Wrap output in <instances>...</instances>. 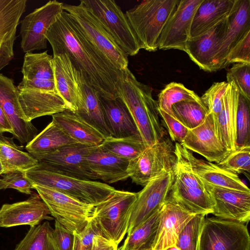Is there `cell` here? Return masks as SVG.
<instances>
[{"label":"cell","instance_id":"25","mask_svg":"<svg viewBox=\"0 0 250 250\" xmlns=\"http://www.w3.org/2000/svg\"><path fill=\"white\" fill-rule=\"evenodd\" d=\"M87 160L90 169L106 184L129 178L128 168L130 161L108 151L101 145L92 147Z\"/></svg>","mask_w":250,"mask_h":250},{"label":"cell","instance_id":"7","mask_svg":"<svg viewBox=\"0 0 250 250\" xmlns=\"http://www.w3.org/2000/svg\"><path fill=\"white\" fill-rule=\"evenodd\" d=\"M121 50L127 56L141 50L125 13L114 0H82Z\"/></svg>","mask_w":250,"mask_h":250},{"label":"cell","instance_id":"49","mask_svg":"<svg viewBox=\"0 0 250 250\" xmlns=\"http://www.w3.org/2000/svg\"><path fill=\"white\" fill-rule=\"evenodd\" d=\"M161 116L167 128L171 140L180 144L185 139L188 129L173 116L158 108Z\"/></svg>","mask_w":250,"mask_h":250},{"label":"cell","instance_id":"46","mask_svg":"<svg viewBox=\"0 0 250 250\" xmlns=\"http://www.w3.org/2000/svg\"><path fill=\"white\" fill-rule=\"evenodd\" d=\"M230 63L250 64V30L247 32L229 50L226 65Z\"/></svg>","mask_w":250,"mask_h":250},{"label":"cell","instance_id":"41","mask_svg":"<svg viewBox=\"0 0 250 250\" xmlns=\"http://www.w3.org/2000/svg\"><path fill=\"white\" fill-rule=\"evenodd\" d=\"M216 164L236 175L244 173L249 175L250 172V145L236 147Z\"/></svg>","mask_w":250,"mask_h":250},{"label":"cell","instance_id":"1","mask_svg":"<svg viewBox=\"0 0 250 250\" xmlns=\"http://www.w3.org/2000/svg\"><path fill=\"white\" fill-rule=\"evenodd\" d=\"M45 37L53 55L66 53L75 67L84 74L100 95L117 97L116 83L121 71L105 60L88 42L63 11L47 30Z\"/></svg>","mask_w":250,"mask_h":250},{"label":"cell","instance_id":"55","mask_svg":"<svg viewBox=\"0 0 250 250\" xmlns=\"http://www.w3.org/2000/svg\"><path fill=\"white\" fill-rule=\"evenodd\" d=\"M4 173V170L0 162V175H2Z\"/></svg>","mask_w":250,"mask_h":250},{"label":"cell","instance_id":"54","mask_svg":"<svg viewBox=\"0 0 250 250\" xmlns=\"http://www.w3.org/2000/svg\"><path fill=\"white\" fill-rule=\"evenodd\" d=\"M164 250H180L176 245L167 248Z\"/></svg>","mask_w":250,"mask_h":250},{"label":"cell","instance_id":"44","mask_svg":"<svg viewBox=\"0 0 250 250\" xmlns=\"http://www.w3.org/2000/svg\"><path fill=\"white\" fill-rule=\"evenodd\" d=\"M228 85L227 82L214 83L200 97L208 113L212 114L214 120L221 111L224 96Z\"/></svg>","mask_w":250,"mask_h":250},{"label":"cell","instance_id":"48","mask_svg":"<svg viewBox=\"0 0 250 250\" xmlns=\"http://www.w3.org/2000/svg\"><path fill=\"white\" fill-rule=\"evenodd\" d=\"M73 250H91L94 238L100 235L93 221L91 220L80 232H74Z\"/></svg>","mask_w":250,"mask_h":250},{"label":"cell","instance_id":"11","mask_svg":"<svg viewBox=\"0 0 250 250\" xmlns=\"http://www.w3.org/2000/svg\"><path fill=\"white\" fill-rule=\"evenodd\" d=\"M92 147L75 143L34 157L47 170L71 177L95 181L99 178L90 169L87 160Z\"/></svg>","mask_w":250,"mask_h":250},{"label":"cell","instance_id":"34","mask_svg":"<svg viewBox=\"0 0 250 250\" xmlns=\"http://www.w3.org/2000/svg\"><path fill=\"white\" fill-rule=\"evenodd\" d=\"M0 162L3 174L15 171L25 172L39 163L31 154L15 144L12 138L3 134H0Z\"/></svg>","mask_w":250,"mask_h":250},{"label":"cell","instance_id":"6","mask_svg":"<svg viewBox=\"0 0 250 250\" xmlns=\"http://www.w3.org/2000/svg\"><path fill=\"white\" fill-rule=\"evenodd\" d=\"M137 192L115 189L95 206L91 220L100 235L118 245L127 233L131 210Z\"/></svg>","mask_w":250,"mask_h":250},{"label":"cell","instance_id":"32","mask_svg":"<svg viewBox=\"0 0 250 250\" xmlns=\"http://www.w3.org/2000/svg\"><path fill=\"white\" fill-rule=\"evenodd\" d=\"M168 197L191 213H212L213 204L207 189L191 188L174 180Z\"/></svg>","mask_w":250,"mask_h":250},{"label":"cell","instance_id":"3","mask_svg":"<svg viewBox=\"0 0 250 250\" xmlns=\"http://www.w3.org/2000/svg\"><path fill=\"white\" fill-rule=\"evenodd\" d=\"M180 0H145L125 14L141 49L155 51L160 35Z\"/></svg>","mask_w":250,"mask_h":250},{"label":"cell","instance_id":"2","mask_svg":"<svg viewBox=\"0 0 250 250\" xmlns=\"http://www.w3.org/2000/svg\"><path fill=\"white\" fill-rule=\"evenodd\" d=\"M117 97L128 109L146 147L163 139L166 132L160 123L157 101L151 87L138 81L131 71H121L116 83Z\"/></svg>","mask_w":250,"mask_h":250},{"label":"cell","instance_id":"24","mask_svg":"<svg viewBox=\"0 0 250 250\" xmlns=\"http://www.w3.org/2000/svg\"><path fill=\"white\" fill-rule=\"evenodd\" d=\"M228 17L204 34L190 38L187 43L185 52L205 71H215L214 59L226 31Z\"/></svg>","mask_w":250,"mask_h":250},{"label":"cell","instance_id":"21","mask_svg":"<svg viewBox=\"0 0 250 250\" xmlns=\"http://www.w3.org/2000/svg\"><path fill=\"white\" fill-rule=\"evenodd\" d=\"M179 146L193 172L205 185L250 192V188L238 175L216 164L197 159L192 152L180 143Z\"/></svg>","mask_w":250,"mask_h":250},{"label":"cell","instance_id":"33","mask_svg":"<svg viewBox=\"0 0 250 250\" xmlns=\"http://www.w3.org/2000/svg\"><path fill=\"white\" fill-rule=\"evenodd\" d=\"M77 143L51 121L26 145L25 149L33 157L52 152L64 146Z\"/></svg>","mask_w":250,"mask_h":250},{"label":"cell","instance_id":"38","mask_svg":"<svg viewBox=\"0 0 250 250\" xmlns=\"http://www.w3.org/2000/svg\"><path fill=\"white\" fill-rule=\"evenodd\" d=\"M101 145L108 151L130 161L139 157L146 148L140 136L119 138L109 136Z\"/></svg>","mask_w":250,"mask_h":250},{"label":"cell","instance_id":"20","mask_svg":"<svg viewBox=\"0 0 250 250\" xmlns=\"http://www.w3.org/2000/svg\"><path fill=\"white\" fill-rule=\"evenodd\" d=\"M160 211V223L153 250H164L176 245L182 230L195 215L168 197Z\"/></svg>","mask_w":250,"mask_h":250},{"label":"cell","instance_id":"40","mask_svg":"<svg viewBox=\"0 0 250 250\" xmlns=\"http://www.w3.org/2000/svg\"><path fill=\"white\" fill-rule=\"evenodd\" d=\"M201 98L193 90L184 84L171 82L167 84L158 95V108L173 116L172 106L175 104L186 101H200Z\"/></svg>","mask_w":250,"mask_h":250},{"label":"cell","instance_id":"43","mask_svg":"<svg viewBox=\"0 0 250 250\" xmlns=\"http://www.w3.org/2000/svg\"><path fill=\"white\" fill-rule=\"evenodd\" d=\"M250 101L240 94L236 118V147L250 145Z\"/></svg>","mask_w":250,"mask_h":250},{"label":"cell","instance_id":"5","mask_svg":"<svg viewBox=\"0 0 250 250\" xmlns=\"http://www.w3.org/2000/svg\"><path fill=\"white\" fill-rule=\"evenodd\" d=\"M63 9L91 46L109 64L122 71L128 68V59L91 12L80 2L63 4Z\"/></svg>","mask_w":250,"mask_h":250},{"label":"cell","instance_id":"14","mask_svg":"<svg viewBox=\"0 0 250 250\" xmlns=\"http://www.w3.org/2000/svg\"><path fill=\"white\" fill-rule=\"evenodd\" d=\"M203 0H180L167 20L159 39L158 49L185 51L190 38L192 22Z\"/></svg>","mask_w":250,"mask_h":250},{"label":"cell","instance_id":"22","mask_svg":"<svg viewBox=\"0 0 250 250\" xmlns=\"http://www.w3.org/2000/svg\"><path fill=\"white\" fill-rule=\"evenodd\" d=\"M17 88L19 103L27 122L67 109L64 102L57 93L19 86Z\"/></svg>","mask_w":250,"mask_h":250},{"label":"cell","instance_id":"4","mask_svg":"<svg viewBox=\"0 0 250 250\" xmlns=\"http://www.w3.org/2000/svg\"><path fill=\"white\" fill-rule=\"evenodd\" d=\"M24 173L32 185L50 188L94 206L104 201L115 189L104 183L75 178L51 171L39 163Z\"/></svg>","mask_w":250,"mask_h":250},{"label":"cell","instance_id":"13","mask_svg":"<svg viewBox=\"0 0 250 250\" xmlns=\"http://www.w3.org/2000/svg\"><path fill=\"white\" fill-rule=\"evenodd\" d=\"M174 181L173 170L168 171L152 180L137 192L130 216L127 235L161 208Z\"/></svg>","mask_w":250,"mask_h":250},{"label":"cell","instance_id":"15","mask_svg":"<svg viewBox=\"0 0 250 250\" xmlns=\"http://www.w3.org/2000/svg\"><path fill=\"white\" fill-rule=\"evenodd\" d=\"M0 106L13 128L12 135L21 145L28 144L37 135L36 127L24 119L17 87L11 79L0 73Z\"/></svg>","mask_w":250,"mask_h":250},{"label":"cell","instance_id":"26","mask_svg":"<svg viewBox=\"0 0 250 250\" xmlns=\"http://www.w3.org/2000/svg\"><path fill=\"white\" fill-rule=\"evenodd\" d=\"M77 76L80 95L75 113L105 138L111 136L104 121L99 93L82 72L78 70Z\"/></svg>","mask_w":250,"mask_h":250},{"label":"cell","instance_id":"16","mask_svg":"<svg viewBox=\"0 0 250 250\" xmlns=\"http://www.w3.org/2000/svg\"><path fill=\"white\" fill-rule=\"evenodd\" d=\"M50 212L38 193L32 192L25 200L4 204L0 208V228L21 225L33 227L51 220Z\"/></svg>","mask_w":250,"mask_h":250},{"label":"cell","instance_id":"31","mask_svg":"<svg viewBox=\"0 0 250 250\" xmlns=\"http://www.w3.org/2000/svg\"><path fill=\"white\" fill-rule=\"evenodd\" d=\"M52 117V121L77 143L97 146L105 138L100 132L68 109L55 114Z\"/></svg>","mask_w":250,"mask_h":250},{"label":"cell","instance_id":"47","mask_svg":"<svg viewBox=\"0 0 250 250\" xmlns=\"http://www.w3.org/2000/svg\"><path fill=\"white\" fill-rule=\"evenodd\" d=\"M2 180L6 184V188H13L20 192L30 195L33 188L31 182L25 177L24 172L15 171L2 174Z\"/></svg>","mask_w":250,"mask_h":250},{"label":"cell","instance_id":"52","mask_svg":"<svg viewBox=\"0 0 250 250\" xmlns=\"http://www.w3.org/2000/svg\"><path fill=\"white\" fill-rule=\"evenodd\" d=\"M9 132L13 134V128L4 111L0 106V134Z\"/></svg>","mask_w":250,"mask_h":250},{"label":"cell","instance_id":"27","mask_svg":"<svg viewBox=\"0 0 250 250\" xmlns=\"http://www.w3.org/2000/svg\"><path fill=\"white\" fill-rule=\"evenodd\" d=\"M53 63L57 92L67 109L75 113L80 95L78 70L66 53L53 55Z\"/></svg>","mask_w":250,"mask_h":250},{"label":"cell","instance_id":"12","mask_svg":"<svg viewBox=\"0 0 250 250\" xmlns=\"http://www.w3.org/2000/svg\"><path fill=\"white\" fill-rule=\"evenodd\" d=\"M63 3L49 0L35 9L21 22V46L24 52L44 49L47 47L45 34L63 11Z\"/></svg>","mask_w":250,"mask_h":250},{"label":"cell","instance_id":"39","mask_svg":"<svg viewBox=\"0 0 250 250\" xmlns=\"http://www.w3.org/2000/svg\"><path fill=\"white\" fill-rule=\"evenodd\" d=\"M173 116L188 129L201 125L208 114L207 107L200 101H186L172 106Z\"/></svg>","mask_w":250,"mask_h":250},{"label":"cell","instance_id":"10","mask_svg":"<svg viewBox=\"0 0 250 250\" xmlns=\"http://www.w3.org/2000/svg\"><path fill=\"white\" fill-rule=\"evenodd\" d=\"M176 162L174 146L164 137L159 142L147 147L141 155L130 162L129 178L138 185L145 187L152 180L173 171Z\"/></svg>","mask_w":250,"mask_h":250},{"label":"cell","instance_id":"17","mask_svg":"<svg viewBox=\"0 0 250 250\" xmlns=\"http://www.w3.org/2000/svg\"><path fill=\"white\" fill-rule=\"evenodd\" d=\"M180 144L191 152L203 156L208 162L217 164L230 152L217 136L214 118L210 113L201 125L188 129L185 139Z\"/></svg>","mask_w":250,"mask_h":250},{"label":"cell","instance_id":"29","mask_svg":"<svg viewBox=\"0 0 250 250\" xmlns=\"http://www.w3.org/2000/svg\"><path fill=\"white\" fill-rule=\"evenodd\" d=\"M100 99L111 136L119 138L140 136L128 109L119 98L107 99L100 96Z\"/></svg>","mask_w":250,"mask_h":250},{"label":"cell","instance_id":"30","mask_svg":"<svg viewBox=\"0 0 250 250\" xmlns=\"http://www.w3.org/2000/svg\"><path fill=\"white\" fill-rule=\"evenodd\" d=\"M236 1V0H203L194 15L190 39L204 34L226 19Z\"/></svg>","mask_w":250,"mask_h":250},{"label":"cell","instance_id":"50","mask_svg":"<svg viewBox=\"0 0 250 250\" xmlns=\"http://www.w3.org/2000/svg\"><path fill=\"white\" fill-rule=\"evenodd\" d=\"M54 233L59 250H73L74 234L56 220L55 221Z\"/></svg>","mask_w":250,"mask_h":250},{"label":"cell","instance_id":"18","mask_svg":"<svg viewBox=\"0 0 250 250\" xmlns=\"http://www.w3.org/2000/svg\"><path fill=\"white\" fill-rule=\"evenodd\" d=\"M205 185L213 204L212 214L242 223L250 221V192Z\"/></svg>","mask_w":250,"mask_h":250},{"label":"cell","instance_id":"36","mask_svg":"<svg viewBox=\"0 0 250 250\" xmlns=\"http://www.w3.org/2000/svg\"><path fill=\"white\" fill-rule=\"evenodd\" d=\"M21 72L23 79L55 82L53 56L46 51L25 53Z\"/></svg>","mask_w":250,"mask_h":250},{"label":"cell","instance_id":"35","mask_svg":"<svg viewBox=\"0 0 250 250\" xmlns=\"http://www.w3.org/2000/svg\"><path fill=\"white\" fill-rule=\"evenodd\" d=\"M160 210L128 234L118 250H153L160 223Z\"/></svg>","mask_w":250,"mask_h":250},{"label":"cell","instance_id":"37","mask_svg":"<svg viewBox=\"0 0 250 250\" xmlns=\"http://www.w3.org/2000/svg\"><path fill=\"white\" fill-rule=\"evenodd\" d=\"M14 250H59L54 229L48 221L30 227Z\"/></svg>","mask_w":250,"mask_h":250},{"label":"cell","instance_id":"23","mask_svg":"<svg viewBox=\"0 0 250 250\" xmlns=\"http://www.w3.org/2000/svg\"><path fill=\"white\" fill-rule=\"evenodd\" d=\"M250 30V0H236L228 17L227 25L214 59L215 71L225 67L227 55L233 45Z\"/></svg>","mask_w":250,"mask_h":250},{"label":"cell","instance_id":"51","mask_svg":"<svg viewBox=\"0 0 250 250\" xmlns=\"http://www.w3.org/2000/svg\"><path fill=\"white\" fill-rule=\"evenodd\" d=\"M91 250H118V246L100 235L93 239Z\"/></svg>","mask_w":250,"mask_h":250},{"label":"cell","instance_id":"9","mask_svg":"<svg viewBox=\"0 0 250 250\" xmlns=\"http://www.w3.org/2000/svg\"><path fill=\"white\" fill-rule=\"evenodd\" d=\"M51 215L70 232H79L91 220L95 206L77 200L49 187L33 185Z\"/></svg>","mask_w":250,"mask_h":250},{"label":"cell","instance_id":"45","mask_svg":"<svg viewBox=\"0 0 250 250\" xmlns=\"http://www.w3.org/2000/svg\"><path fill=\"white\" fill-rule=\"evenodd\" d=\"M227 83L232 81L241 95L250 101V64L234 63L227 73Z\"/></svg>","mask_w":250,"mask_h":250},{"label":"cell","instance_id":"42","mask_svg":"<svg viewBox=\"0 0 250 250\" xmlns=\"http://www.w3.org/2000/svg\"><path fill=\"white\" fill-rule=\"evenodd\" d=\"M205 215H195L185 225L179 235L176 246L180 250H197Z\"/></svg>","mask_w":250,"mask_h":250},{"label":"cell","instance_id":"8","mask_svg":"<svg viewBox=\"0 0 250 250\" xmlns=\"http://www.w3.org/2000/svg\"><path fill=\"white\" fill-rule=\"evenodd\" d=\"M250 236L244 223L205 218L197 250H250Z\"/></svg>","mask_w":250,"mask_h":250},{"label":"cell","instance_id":"53","mask_svg":"<svg viewBox=\"0 0 250 250\" xmlns=\"http://www.w3.org/2000/svg\"><path fill=\"white\" fill-rule=\"evenodd\" d=\"M6 189V184L0 179V190Z\"/></svg>","mask_w":250,"mask_h":250},{"label":"cell","instance_id":"19","mask_svg":"<svg viewBox=\"0 0 250 250\" xmlns=\"http://www.w3.org/2000/svg\"><path fill=\"white\" fill-rule=\"evenodd\" d=\"M26 0H0V71L14 57L13 46Z\"/></svg>","mask_w":250,"mask_h":250},{"label":"cell","instance_id":"28","mask_svg":"<svg viewBox=\"0 0 250 250\" xmlns=\"http://www.w3.org/2000/svg\"><path fill=\"white\" fill-rule=\"evenodd\" d=\"M240 93L231 81L223 98L221 111L214 120L217 136L229 151L236 146V118Z\"/></svg>","mask_w":250,"mask_h":250}]
</instances>
